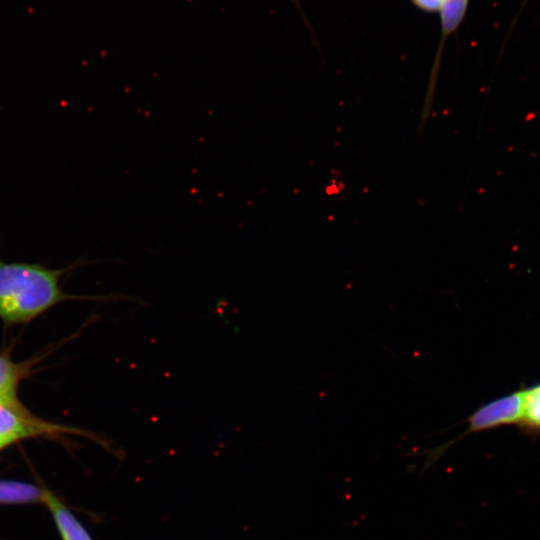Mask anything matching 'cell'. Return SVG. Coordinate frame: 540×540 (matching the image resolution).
Masks as SVG:
<instances>
[{
  "instance_id": "6da1fadb",
  "label": "cell",
  "mask_w": 540,
  "mask_h": 540,
  "mask_svg": "<svg viewBox=\"0 0 540 540\" xmlns=\"http://www.w3.org/2000/svg\"><path fill=\"white\" fill-rule=\"evenodd\" d=\"M60 297L58 272L30 264L0 263V317L27 321Z\"/></svg>"
},
{
  "instance_id": "7a4b0ae2",
  "label": "cell",
  "mask_w": 540,
  "mask_h": 540,
  "mask_svg": "<svg viewBox=\"0 0 540 540\" xmlns=\"http://www.w3.org/2000/svg\"><path fill=\"white\" fill-rule=\"evenodd\" d=\"M523 390L495 398L479 406L468 418L467 429L459 437L427 452V462L432 464L459 439L469 433L495 429L504 425L519 424L523 412Z\"/></svg>"
},
{
  "instance_id": "3957f363",
  "label": "cell",
  "mask_w": 540,
  "mask_h": 540,
  "mask_svg": "<svg viewBox=\"0 0 540 540\" xmlns=\"http://www.w3.org/2000/svg\"><path fill=\"white\" fill-rule=\"evenodd\" d=\"M470 0H441L440 14V40L431 67L428 85L420 114L418 131L421 133L429 120L434 106V98L441 67V59L447 39L457 31L465 18Z\"/></svg>"
},
{
  "instance_id": "277c9868",
  "label": "cell",
  "mask_w": 540,
  "mask_h": 540,
  "mask_svg": "<svg viewBox=\"0 0 540 540\" xmlns=\"http://www.w3.org/2000/svg\"><path fill=\"white\" fill-rule=\"evenodd\" d=\"M62 430L33 418L24 409L0 405V449L25 437Z\"/></svg>"
},
{
  "instance_id": "5b68a950",
  "label": "cell",
  "mask_w": 540,
  "mask_h": 540,
  "mask_svg": "<svg viewBox=\"0 0 540 540\" xmlns=\"http://www.w3.org/2000/svg\"><path fill=\"white\" fill-rule=\"evenodd\" d=\"M44 502L48 505L63 540H92L86 529L52 493H46Z\"/></svg>"
},
{
  "instance_id": "8992f818",
  "label": "cell",
  "mask_w": 540,
  "mask_h": 540,
  "mask_svg": "<svg viewBox=\"0 0 540 540\" xmlns=\"http://www.w3.org/2000/svg\"><path fill=\"white\" fill-rule=\"evenodd\" d=\"M22 370L19 365L0 355V405L22 409L17 401L16 387Z\"/></svg>"
},
{
  "instance_id": "52a82bcc",
  "label": "cell",
  "mask_w": 540,
  "mask_h": 540,
  "mask_svg": "<svg viewBox=\"0 0 540 540\" xmlns=\"http://www.w3.org/2000/svg\"><path fill=\"white\" fill-rule=\"evenodd\" d=\"M46 493L47 491L28 483L0 481V503L44 501Z\"/></svg>"
},
{
  "instance_id": "ba28073f",
  "label": "cell",
  "mask_w": 540,
  "mask_h": 540,
  "mask_svg": "<svg viewBox=\"0 0 540 540\" xmlns=\"http://www.w3.org/2000/svg\"><path fill=\"white\" fill-rule=\"evenodd\" d=\"M523 412L519 427L526 433L540 432V382L523 390Z\"/></svg>"
},
{
  "instance_id": "9c48e42d",
  "label": "cell",
  "mask_w": 540,
  "mask_h": 540,
  "mask_svg": "<svg viewBox=\"0 0 540 540\" xmlns=\"http://www.w3.org/2000/svg\"><path fill=\"white\" fill-rule=\"evenodd\" d=\"M413 6L422 12L436 13L439 11L441 0H410Z\"/></svg>"
}]
</instances>
